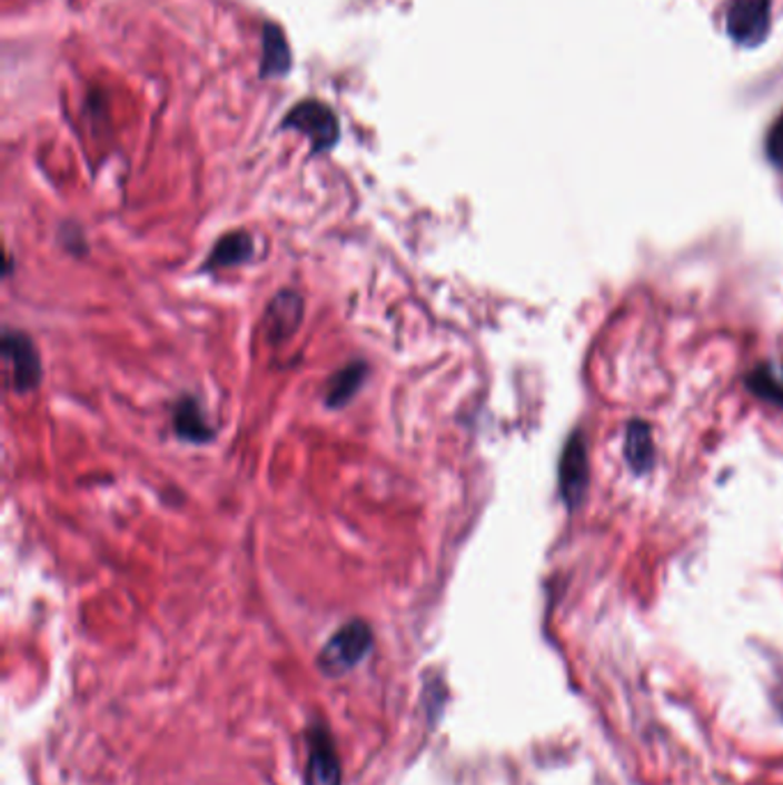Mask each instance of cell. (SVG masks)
Wrapping results in <instances>:
<instances>
[{
	"label": "cell",
	"mask_w": 783,
	"mask_h": 785,
	"mask_svg": "<svg viewBox=\"0 0 783 785\" xmlns=\"http://www.w3.org/2000/svg\"><path fill=\"white\" fill-rule=\"evenodd\" d=\"M293 64L290 47L283 38V30L276 26L265 28V58H262V74H285Z\"/></svg>",
	"instance_id": "obj_12"
},
{
	"label": "cell",
	"mask_w": 783,
	"mask_h": 785,
	"mask_svg": "<svg viewBox=\"0 0 783 785\" xmlns=\"http://www.w3.org/2000/svg\"><path fill=\"white\" fill-rule=\"evenodd\" d=\"M304 301L295 292H280L265 312V336L269 342L288 340L301 325Z\"/></svg>",
	"instance_id": "obj_7"
},
{
	"label": "cell",
	"mask_w": 783,
	"mask_h": 785,
	"mask_svg": "<svg viewBox=\"0 0 783 785\" xmlns=\"http://www.w3.org/2000/svg\"><path fill=\"white\" fill-rule=\"evenodd\" d=\"M308 785H340V761L336 754L334 737L327 728L317 726L308 731Z\"/></svg>",
	"instance_id": "obj_6"
},
{
	"label": "cell",
	"mask_w": 783,
	"mask_h": 785,
	"mask_svg": "<svg viewBox=\"0 0 783 785\" xmlns=\"http://www.w3.org/2000/svg\"><path fill=\"white\" fill-rule=\"evenodd\" d=\"M767 157L776 168L783 170V116L774 122L767 136Z\"/></svg>",
	"instance_id": "obj_14"
},
{
	"label": "cell",
	"mask_w": 783,
	"mask_h": 785,
	"mask_svg": "<svg viewBox=\"0 0 783 785\" xmlns=\"http://www.w3.org/2000/svg\"><path fill=\"white\" fill-rule=\"evenodd\" d=\"M625 459L636 474H646L653 461H655V448H653V435L651 427L646 423H632L627 437H625Z\"/></svg>",
	"instance_id": "obj_9"
},
{
	"label": "cell",
	"mask_w": 783,
	"mask_h": 785,
	"mask_svg": "<svg viewBox=\"0 0 783 785\" xmlns=\"http://www.w3.org/2000/svg\"><path fill=\"white\" fill-rule=\"evenodd\" d=\"M373 646V632L364 620H351L343 625L319 650L317 666L325 675L338 677L359 664Z\"/></svg>",
	"instance_id": "obj_1"
},
{
	"label": "cell",
	"mask_w": 783,
	"mask_h": 785,
	"mask_svg": "<svg viewBox=\"0 0 783 785\" xmlns=\"http://www.w3.org/2000/svg\"><path fill=\"white\" fill-rule=\"evenodd\" d=\"M3 356H6V361L10 364L12 388L17 392H28L40 384V379H42L40 354L26 334L8 329L3 336Z\"/></svg>",
	"instance_id": "obj_4"
},
{
	"label": "cell",
	"mask_w": 783,
	"mask_h": 785,
	"mask_svg": "<svg viewBox=\"0 0 783 785\" xmlns=\"http://www.w3.org/2000/svg\"><path fill=\"white\" fill-rule=\"evenodd\" d=\"M726 28L731 38L744 47L761 44L770 30V0H733Z\"/></svg>",
	"instance_id": "obj_5"
},
{
	"label": "cell",
	"mask_w": 783,
	"mask_h": 785,
	"mask_svg": "<svg viewBox=\"0 0 783 785\" xmlns=\"http://www.w3.org/2000/svg\"><path fill=\"white\" fill-rule=\"evenodd\" d=\"M285 127L301 131L313 142V152L317 155L331 150L340 136V125L336 113L327 103L313 101V99L297 103L288 113V118H285Z\"/></svg>",
	"instance_id": "obj_2"
},
{
	"label": "cell",
	"mask_w": 783,
	"mask_h": 785,
	"mask_svg": "<svg viewBox=\"0 0 783 785\" xmlns=\"http://www.w3.org/2000/svg\"><path fill=\"white\" fill-rule=\"evenodd\" d=\"M750 388L763 400H770L774 405H783V381L770 368H759L750 377Z\"/></svg>",
	"instance_id": "obj_13"
},
{
	"label": "cell",
	"mask_w": 783,
	"mask_h": 785,
	"mask_svg": "<svg viewBox=\"0 0 783 785\" xmlns=\"http://www.w3.org/2000/svg\"><path fill=\"white\" fill-rule=\"evenodd\" d=\"M175 430L182 439L194 441V444H205L211 439V427L207 425L202 409L198 407V403L194 398H182L175 407Z\"/></svg>",
	"instance_id": "obj_10"
},
{
	"label": "cell",
	"mask_w": 783,
	"mask_h": 785,
	"mask_svg": "<svg viewBox=\"0 0 783 785\" xmlns=\"http://www.w3.org/2000/svg\"><path fill=\"white\" fill-rule=\"evenodd\" d=\"M251 258H254V237L244 230H235L221 237L217 246L211 248L205 269L235 267V265H244Z\"/></svg>",
	"instance_id": "obj_8"
},
{
	"label": "cell",
	"mask_w": 783,
	"mask_h": 785,
	"mask_svg": "<svg viewBox=\"0 0 783 785\" xmlns=\"http://www.w3.org/2000/svg\"><path fill=\"white\" fill-rule=\"evenodd\" d=\"M364 379H366V366L361 361L349 364L343 370H338L331 377L327 388V405L334 409L345 407L354 398V392L361 388Z\"/></svg>",
	"instance_id": "obj_11"
},
{
	"label": "cell",
	"mask_w": 783,
	"mask_h": 785,
	"mask_svg": "<svg viewBox=\"0 0 783 785\" xmlns=\"http://www.w3.org/2000/svg\"><path fill=\"white\" fill-rule=\"evenodd\" d=\"M558 480H561V494L565 506L569 510H575L582 504L588 487V455H586V441L582 433H575L569 437L563 448Z\"/></svg>",
	"instance_id": "obj_3"
}]
</instances>
